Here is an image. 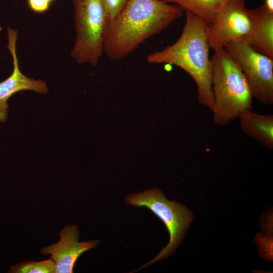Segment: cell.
Masks as SVG:
<instances>
[{
	"mask_svg": "<svg viewBox=\"0 0 273 273\" xmlns=\"http://www.w3.org/2000/svg\"><path fill=\"white\" fill-rule=\"evenodd\" d=\"M184 12L177 5L161 0H128L108 23L104 53L111 60H123L181 17Z\"/></svg>",
	"mask_w": 273,
	"mask_h": 273,
	"instance_id": "1",
	"label": "cell"
},
{
	"mask_svg": "<svg viewBox=\"0 0 273 273\" xmlns=\"http://www.w3.org/2000/svg\"><path fill=\"white\" fill-rule=\"evenodd\" d=\"M185 12L186 22L178 39L161 50L148 55L147 61L150 64L173 65L187 72L196 84L199 103L212 111L214 102L210 48L206 34L207 24L193 13Z\"/></svg>",
	"mask_w": 273,
	"mask_h": 273,
	"instance_id": "2",
	"label": "cell"
},
{
	"mask_svg": "<svg viewBox=\"0 0 273 273\" xmlns=\"http://www.w3.org/2000/svg\"><path fill=\"white\" fill-rule=\"evenodd\" d=\"M213 98V121L225 126L247 109H252V94L243 73L223 48L210 58Z\"/></svg>",
	"mask_w": 273,
	"mask_h": 273,
	"instance_id": "3",
	"label": "cell"
},
{
	"mask_svg": "<svg viewBox=\"0 0 273 273\" xmlns=\"http://www.w3.org/2000/svg\"><path fill=\"white\" fill-rule=\"evenodd\" d=\"M75 37L71 56L79 64L97 65L104 54L109 18L103 0H73Z\"/></svg>",
	"mask_w": 273,
	"mask_h": 273,
	"instance_id": "4",
	"label": "cell"
},
{
	"mask_svg": "<svg viewBox=\"0 0 273 273\" xmlns=\"http://www.w3.org/2000/svg\"><path fill=\"white\" fill-rule=\"evenodd\" d=\"M125 201L133 206L144 207L150 210L164 223L170 236L167 245L153 259L138 269L146 267L172 253L193 219L190 210L180 203L168 201L161 191L156 188L128 195Z\"/></svg>",
	"mask_w": 273,
	"mask_h": 273,
	"instance_id": "5",
	"label": "cell"
},
{
	"mask_svg": "<svg viewBox=\"0 0 273 273\" xmlns=\"http://www.w3.org/2000/svg\"><path fill=\"white\" fill-rule=\"evenodd\" d=\"M223 49L243 73L253 97L265 105L273 104V59L253 50L243 39Z\"/></svg>",
	"mask_w": 273,
	"mask_h": 273,
	"instance_id": "6",
	"label": "cell"
},
{
	"mask_svg": "<svg viewBox=\"0 0 273 273\" xmlns=\"http://www.w3.org/2000/svg\"><path fill=\"white\" fill-rule=\"evenodd\" d=\"M249 10L244 0H228L219 9L206 34L210 49L215 51L244 38L251 27Z\"/></svg>",
	"mask_w": 273,
	"mask_h": 273,
	"instance_id": "7",
	"label": "cell"
},
{
	"mask_svg": "<svg viewBox=\"0 0 273 273\" xmlns=\"http://www.w3.org/2000/svg\"><path fill=\"white\" fill-rule=\"evenodd\" d=\"M60 240L41 249L42 255H51L55 263V273L73 272L74 264L84 252L95 248L98 240L80 242L79 234L75 224L65 226L59 234Z\"/></svg>",
	"mask_w": 273,
	"mask_h": 273,
	"instance_id": "8",
	"label": "cell"
},
{
	"mask_svg": "<svg viewBox=\"0 0 273 273\" xmlns=\"http://www.w3.org/2000/svg\"><path fill=\"white\" fill-rule=\"evenodd\" d=\"M8 49L13 58V70L12 74L0 82V122H5L8 117V101L15 94L22 90H32L47 94L48 88L41 79L27 77L20 70L16 53L18 32L16 29L8 27Z\"/></svg>",
	"mask_w": 273,
	"mask_h": 273,
	"instance_id": "9",
	"label": "cell"
},
{
	"mask_svg": "<svg viewBox=\"0 0 273 273\" xmlns=\"http://www.w3.org/2000/svg\"><path fill=\"white\" fill-rule=\"evenodd\" d=\"M248 11L251 27L243 39L255 51L273 59V12L263 5Z\"/></svg>",
	"mask_w": 273,
	"mask_h": 273,
	"instance_id": "10",
	"label": "cell"
},
{
	"mask_svg": "<svg viewBox=\"0 0 273 273\" xmlns=\"http://www.w3.org/2000/svg\"><path fill=\"white\" fill-rule=\"evenodd\" d=\"M242 130L268 149H273V115L247 109L239 115Z\"/></svg>",
	"mask_w": 273,
	"mask_h": 273,
	"instance_id": "11",
	"label": "cell"
},
{
	"mask_svg": "<svg viewBox=\"0 0 273 273\" xmlns=\"http://www.w3.org/2000/svg\"><path fill=\"white\" fill-rule=\"evenodd\" d=\"M174 4L184 11H189L202 19L208 25L213 21L216 13L228 0H161Z\"/></svg>",
	"mask_w": 273,
	"mask_h": 273,
	"instance_id": "12",
	"label": "cell"
},
{
	"mask_svg": "<svg viewBox=\"0 0 273 273\" xmlns=\"http://www.w3.org/2000/svg\"><path fill=\"white\" fill-rule=\"evenodd\" d=\"M55 263L51 257L41 261H29L11 266L10 273H55Z\"/></svg>",
	"mask_w": 273,
	"mask_h": 273,
	"instance_id": "13",
	"label": "cell"
},
{
	"mask_svg": "<svg viewBox=\"0 0 273 273\" xmlns=\"http://www.w3.org/2000/svg\"><path fill=\"white\" fill-rule=\"evenodd\" d=\"M55 0H27L29 9L36 13L41 14L47 11Z\"/></svg>",
	"mask_w": 273,
	"mask_h": 273,
	"instance_id": "14",
	"label": "cell"
},
{
	"mask_svg": "<svg viewBox=\"0 0 273 273\" xmlns=\"http://www.w3.org/2000/svg\"><path fill=\"white\" fill-rule=\"evenodd\" d=\"M263 5L268 10L273 12V0H264Z\"/></svg>",
	"mask_w": 273,
	"mask_h": 273,
	"instance_id": "15",
	"label": "cell"
},
{
	"mask_svg": "<svg viewBox=\"0 0 273 273\" xmlns=\"http://www.w3.org/2000/svg\"><path fill=\"white\" fill-rule=\"evenodd\" d=\"M119 3L123 6V8L125 6L128 0H117Z\"/></svg>",
	"mask_w": 273,
	"mask_h": 273,
	"instance_id": "16",
	"label": "cell"
}]
</instances>
